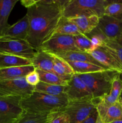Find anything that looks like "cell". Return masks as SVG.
<instances>
[{
	"label": "cell",
	"instance_id": "2",
	"mask_svg": "<svg viewBox=\"0 0 122 123\" xmlns=\"http://www.w3.org/2000/svg\"><path fill=\"white\" fill-rule=\"evenodd\" d=\"M68 102L67 96H55L33 91L28 97L21 100L20 106L26 112L49 115L62 112Z\"/></svg>",
	"mask_w": 122,
	"mask_h": 123
},
{
	"label": "cell",
	"instance_id": "42",
	"mask_svg": "<svg viewBox=\"0 0 122 123\" xmlns=\"http://www.w3.org/2000/svg\"></svg>",
	"mask_w": 122,
	"mask_h": 123
},
{
	"label": "cell",
	"instance_id": "30",
	"mask_svg": "<svg viewBox=\"0 0 122 123\" xmlns=\"http://www.w3.org/2000/svg\"><path fill=\"white\" fill-rule=\"evenodd\" d=\"M86 36L90 40L91 45L92 46H91V50L90 52L93 51V50L96 49L97 48L101 47L104 42L106 39H108L97 28V27L94 30H93L92 32H90L89 34H86Z\"/></svg>",
	"mask_w": 122,
	"mask_h": 123
},
{
	"label": "cell",
	"instance_id": "38",
	"mask_svg": "<svg viewBox=\"0 0 122 123\" xmlns=\"http://www.w3.org/2000/svg\"><path fill=\"white\" fill-rule=\"evenodd\" d=\"M96 123H104L103 122V121L102 120V119L100 118V117L98 116V120H97Z\"/></svg>",
	"mask_w": 122,
	"mask_h": 123
},
{
	"label": "cell",
	"instance_id": "5",
	"mask_svg": "<svg viewBox=\"0 0 122 123\" xmlns=\"http://www.w3.org/2000/svg\"><path fill=\"white\" fill-rule=\"evenodd\" d=\"M96 109L93 98L69 100L62 111L69 117L71 123H80L88 118Z\"/></svg>",
	"mask_w": 122,
	"mask_h": 123
},
{
	"label": "cell",
	"instance_id": "4",
	"mask_svg": "<svg viewBox=\"0 0 122 123\" xmlns=\"http://www.w3.org/2000/svg\"><path fill=\"white\" fill-rule=\"evenodd\" d=\"M117 73L107 70L78 75L87 85L93 99H99L108 94L112 80Z\"/></svg>",
	"mask_w": 122,
	"mask_h": 123
},
{
	"label": "cell",
	"instance_id": "10",
	"mask_svg": "<svg viewBox=\"0 0 122 123\" xmlns=\"http://www.w3.org/2000/svg\"><path fill=\"white\" fill-rule=\"evenodd\" d=\"M65 94L69 100L93 98L87 85L78 74H74L65 88Z\"/></svg>",
	"mask_w": 122,
	"mask_h": 123
},
{
	"label": "cell",
	"instance_id": "11",
	"mask_svg": "<svg viewBox=\"0 0 122 123\" xmlns=\"http://www.w3.org/2000/svg\"><path fill=\"white\" fill-rule=\"evenodd\" d=\"M97 28L108 39L116 40L122 30V19L104 15L99 18Z\"/></svg>",
	"mask_w": 122,
	"mask_h": 123
},
{
	"label": "cell",
	"instance_id": "9",
	"mask_svg": "<svg viewBox=\"0 0 122 123\" xmlns=\"http://www.w3.org/2000/svg\"><path fill=\"white\" fill-rule=\"evenodd\" d=\"M35 52L25 40H0V54L20 56L31 60Z\"/></svg>",
	"mask_w": 122,
	"mask_h": 123
},
{
	"label": "cell",
	"instance_id": "33",
	"mask_svg": "<svg viewBox=\"0 0 122 123\" xmlns=\"http://www.w3.org/2000/svg\"><path fill=\"white\" fill-rule=\"evenodd\" d=\"M50 123H71L69 117L63 112L55 113Z\"/></svg>",
	"mask_w": 122,
	"mask_h": 123
},
{
	"label": "cell",
	"instance_id": "26",
	"mask_svg": "<svg viewBox=\"0 0 122 123\" xmlns=\"http://www.w3.org/2000/svg\"><path fill=\"white\" fill-rule=\"evenodd\" d=\"M67 86L52 85L40 82L37 86H35L34 91L47 94L55 96H66L65 88Z\"/></svg>",
	"mask_w": 122,
	"mask_h": 123
},
{
	"label": "cell",
	"instance_id": "18",
	"mask_svg": "<svg viewBox=\"0 0 122 123\" xmlns=\"http://www.w3.org/2000/svg\"><path fill=\"white\" fill-rule=\"evenodd\" d=\"M18 0H0V36L3 35L10 25L8 19ZM0 36V37H1Z\"/></svg>",
	"mask_w": 122,
	"mask_h": 123
},
{
	"label": "cell",
	"instance_id": "39",
	"mask_svg": "<svg viewBox=\"0 0 122 123\" xmlns=\"http://www.w3.org/2000/svg\"><path fill=\"white\" fill-rule=\"evenodd\" d=\"M111 123H122V120H118V121H114V122H112Z\"/></svg>",
	"mask_w": 122,
	"mask_h": 123
},
{
	"label": "cell",
	"instance_id": "7",
	"mask_svg": "<svg viewBox=\"0 0 122 123\" xmlns=\"http://www.w3.org/2000/svg\"><path fill=\"white\" fill-rule=\"evenodd\" d=\"M41 50L55 55L79 51L75 45L74 36L61 34L53 35L43 43Z\"/></svg>",
	"mask_w": 122,
	"mask_h": 123
},
{
	"label": "cell",
	"instance_id": "28",
	"mask_svg": "<svg viewBox=\"0 0 122 123\" xmlns=\"http://www.w3.org/2000/svg\"><path fill=\"white\" fill-rule=\"evenodd\" d=\"M36 70L39 74L40 82L49 84H52V85H61V86H67L68 85V82L62 79L55 73L38 70Z\"/></svg>",
	"mask_w": 122,
	"mask_h": 123
},
{
	"label": "cell",
	"instance_id": "21",
	"mask_svg": "<svg viewBox=\"0 0 122 123\" xmlns=\"http://www.w3.org/2000/svg\"><path fill=\"white\" fill-rule=\"evenodd\" d=\"M59 57L61 58L67 62H86L89 63L93 64L98 66L102 68H105L104 66L100 64L96 60H94L89 53L83 52L80 51H75V52H69L66 53V54H61V55H57Z\"/></svg>",
	"mask_w": 122,
	"mask_h": 123
},
{
	"label": "cell",
	"instance_id": "1",
	"mask_svg": "<svg viewBox=\"0 0 122 123\" xmlns=\"http://www.w3.org/2000/svg\"><path fill=\"white\" fill-rule=\"evenodd\" d=\"M68 0H38L27 8L29 31L26 41L36 52L53 35Z\"/></svg>",
	"mask_w": 122,
	"mask_h": 123
},
{
	"label": "cell",
	"instance_id": "37",
	"mask_svg": "<svg viewBox=\"0 0 122 123\" xmlns=\"http://www.w3.org/2000/svg\"><path fill=\"white\" fill-rule=\"evenodd\" d=\"M118 102L120 103V105L122 107V93H121L120 96H119V98H118Z\"/></svg>",
	"mask_w": 122,
	"mask_h": 123
},
{
	"label": "cell",
	"instance_id": "14",
	"mask_svg": "<svg viewBox=\"0 0 122 123\" xmlns=\"http://www.w3.org/2000/svg\"><path fill=\"white\" fill-rule=\"evenodd\" d=\"M89 54L98 62L110 70L120 73L122 70V65L102 47L97 48Z\"/></svg>",
	"mask_w": 122,
	"mask_h": 123
},
{
	"label": "cell",
	"instance_id": "20",
	"mask_svg": "<svg viewBox=\"0 0 122 123\" xmlns=\"http://www.w3.org/2000/svg\"><path fill=\"white\" fill-rule=\"evenodd\" d=\"M122 92V80L119 76V73H117L112 80L111 90L108 94L99 98L104 105L107 106L118 102L119 96Z\"/></svg>",
	"mask_w": 122,
	"mask_h": 123
},
{
	"label": "cell",
	"instance_id": "8",
	"mask_svg": "<svg viewBox=\"0 0 122 123\" xmlns=\"http://www.w3.org/2000/svg\"><path fill=\"white\" fill-rule=\"evenodd\" d=\"M35 86H31L26 81L25 77L9 80H0V95L15 96L22 98L31 96Z\"/></svg>",
	"mask_w": 122,
	"mask_h": 123
},
{
	"label": "cell",
	"instance_id": "40",
	"mask_svg": "<svg viewBox=\"0 0 122 123\" xmlns=\"http://www.w3.org/2000/svg\"><path fill=\"white\" fill-rule=\"evenodd\" d=\"M119 76H120V78L121 80H122V70L119 73Z\"/></svg>",
	"mask_w": 122,
	"mask_h": 123
},
{
	"label": "cell",
	"instance_id": "22",
	"mask_svg": "<svg viewBox=\"0 0 122 123\" xmlns=\"http://www.w3.org/2000/svg\"><path fill=\"white\" fill-rule=\"evenodd\" d=\"M77 26L68 18L62 16L60 19L54 32V34L67 35L75 36L81 34Z\"/></svg>",
	"mask_w": 122,
	"mask_h": 123
},
{
	"label": "cell",
	"instance_id": "12",
	"mask_svg": "<svg viewBox=\"0 0 122 123\" xmlns=\"http://www.w3.org/2000/svg\"><path fill=\"white\" fill-rule=\"evenodd\" d=\"M93 100L99 116L104 123L122 120V107L118 102L107 106L100 100Z\"/></svg>",
	"mask_w": 122,
	"mask_h": 123
},
{
	"label": "cell",
	"instance_id": "23",
	"mask_svg": "<svg viewBox=\"0 0 122 123\" xmlns=\"http://www.w3.org/2000/svg\"><path fill=\"white\" fill-rule=\"evenodd\" d=\"M31 61L20 56L0 54V68L31 66Z\"/></svg>",
	"mask_w": 122,
	"mask_h": 123
},
{
	"label": "cell",
	"instance_id": "32",
	"mask_svg": "<svg viewBox=\"0 0 122 123\" xmlns=\"http://www.w3.org/2000/svg\"><path fill=\"white\" fill-rule=\"evenodd\" d=\"M25 79L28 84L32 86H35L40 82L39 76L37 71L35 69L33 70L32 72L28 74L25 76Z\"/></svg>",
	"mask_w": 122,
	"mask_h": 123
},
{
	"label": "cell",
	"instance_id": "31",
	"mask_svg": "<svg viewBox=\"0 0 122 123\" xmlns=\"http://www.w3.org/2000/svg\"><path fill=\"white\" fill-rule=\"evenodd\" d=\"M75 45L79 51L88 53L91 50V42L86 35L81 34L74 36Z\"/></svg>",
	"mask_w": 122,
	"mask_h": 123
},
{
	"label": "cell",
	"instance_id": "41",
	"mask_svg": "<svg viewBox=\"0 0 122 123\" xmlns=\"http://www.w3.org/2000/svg\"></svg>",
	"mask_w": 122,
	"mask_h": 123
},
{
	"label": "cell",
	"instance_id": "27",
	"mask_svg": "<svg viewBox=\"0 0 122 123\" xmlns=\"http://www.w3.org/2000/svg\"><path fill=\"white\" fill-rule=\"evenodd\" d=\"M101 47L106 49L122 65V46L115 40L106 39Z\"/></svg>",
	"mask_w": 122,
	"mask_h": 123
},
{
	"label": "cell",
	"instance_id": "15",
	"mask_svg": "<svg viewBox=\"0 0 122 123\" xmlns=\"http://www.w3.org/2000/svg\"><path fill=\"white\" fill-rule=\"evenodd\" d=\"M31 61L35 70L53 73L54 55L40 50L35 52Z\"/></svg>",
	"mask_w": 122,
	"mask_h": 123
},
{
	"label": "cell",
	"instance_id": "13",
	"mask_svg": "<svg viewBox=\"0 0 122 123\" xmlns=\"http://www.w3.org/2000/svg\"><path fill=\"white\" fill-rule=\"evenodd\" d=\"M29 31V22L27 14L8 28L0 40H20L26 41Z\"/></svg>",
	"mask_w": 122,
	"mask_h": 123
},
{
	"label": "cell",
	"instance_id": "6",
	"mask_svg": "<svg viewBox=\"0 0 122 123\" xmlns=\"http://www.w3.org/2000/svg\"><path fill=\"white\" fill-rule=\"evenodd\" d=\"M22 97L0 95V123H15L24 110L20 106Z\"/></svg>",
	"mask_w": 122,
	"mask_h": 123
},
{
	"label": "cell",
	"instance_id": "17",
	"mask_svg": "<svg viewBox=\"0 0 122 123\" xmlns=\"http://www.w3.org/2000/svg\"><path fill=\"white\" fill-rule=\"evenodd\" d=\"M34 69V67L32 65L0 68V80L17 79L25 77Z\"/></svg>",
	"mask_w": 122,
	"mask_h": 123
},
{
	"label": "cell",
	"instance_id": "24",
	"mask_svg": "<svg viewBox=\"0 0 122 123\" xmlns=\"http://www.w3.org/2000/svg\"><path fill=\"white\" fill-rule=\"evenodd\" d=\"M53 114H33L24 111L22 115L15 123H49L53 118Z\"/></svg>",
	"mask_w": 122,
	"mask_h": 123
},
{
	"label": "cell",
	"instance_id": "29",
	"mask_svg": "<svg viewBox=\"0 0 122 123\" xmlns=\"http://www.w3.org/2000/svg\"><path fill=\"white\" fill-rule=\"evenodd\" d=\"M104 15L122 19V0H110L105 8Z\"/></svg>",
	"mask_w": 122,
	"mask_h": 123
},
{
	"label": "cell",
	"instance_id": "35",
	"mask_svg": "<svg viewBox=\"0 0 122 123\" xmlns=\"http://www.w3.org/2000/svg\"><path fill=\"white\" fill-rule=\"evenodd\" d=\"M37 1L38 0H22L20 2L23 6L26 7V8H28L35 4Z\"/></svg>",
	"mask_w": 122,
	"mask_h": 123
},
{
	"label": "cell",
	"instance_id": "19",
	"mask_svg": "<svg viewBox=\"0 0 122 123\" xmlns=\"http://www.w3.org/2000/svg\"><path fill=\"white\" fill-rule=\"evenodd\" d=\"M53 73L65 81H69L74 74V72L67 61L57 55H54Z\"/></svg>",
	"mask_w": 122,
	"mask_h": 123
},
{
	"label": "cell",
	"instance_id": "16",
	"mask_svg": "<svg viewBox=\"0 0 122 123\" xmlns=\"http://www.w3.org/2000/svg\"><path fill=\"white\" fill-rule=\"evenodd\" d=\"M69 19L77 26L81 34L86 35L89 34L98 26L99 18L95 15L81 16Z\"/></svg>",
	"mask_w": 122,
	"mask_h": 123
},
{
	"label": "cell",
	"instance_id": "34",
	"mask_svg": "<svg viewBox=\"0 0 122 123\" xmlns=\"http://www.w3.org/2000/svg\"><path fill=\"white\" fill-rule=\"evenodd\" d=\"M98 116H99V114H98L97 110L96 109L88 118H87L86 120L80 123H96Z\"/></svg>",
	"mask_w": 122,
	"mask_h": 123
},
{
	"label": "cell",
	"instance_id": "3",
	"mask_svg": "<svg viewBox=\"0 0 122 123\" xmlns=\"http://www.w3.org/2000/svg\"><path fill=\"white\" fill-rule=\"evenodd\" d=\"M108 0H68L62 11V16L70 18L81 16L104 15Z\"/></svg>",
	"mask_w": 122,
	"mask_h": 123
},
{
	"label": "cell",
	"instance_id": "36",
	"mask_svg": "<svg viewBox=\"0 0 122 123\" xmlns=\"http://www.w3.org/2000/svg\"><path fill=\"white\" fill-rule=\"evenodd\" d=\"M116 41L118 43V44H120V45L121 46H122V32H121L120 34L119 37H118V38L116 40Z\"/></svg>",
	"mask_w": 122,
	"mask_h": 123
},
{
	"label": "cell",
	"instance_id": "25",
	"mask_svg": "<svg viewBox=\"0 0 122 123\" xmlns=\"http://www.w3.org/2000/svg\"><path fill=\"white\" fill-rule=\"evenodd\" d=\"M72 68L74 74H83L107 70L98 66L86 62H68Z\"/></svg>",
	"mask_w": 122,
	"mask_h": 123
}]
</instances>
